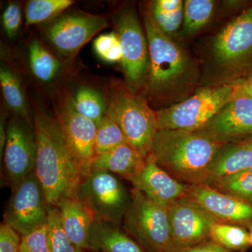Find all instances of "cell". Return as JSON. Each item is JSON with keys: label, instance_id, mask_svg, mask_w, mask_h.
I'll list each match as a JSON object with an SVG mask.
<instances>
[{"label": "cell", "instance_id": "cell-1", "mask_svg": "<svg viewBox=\"0 0 252 252\" xmlns=\"http://www.w3.org/2000/svg\"><path fill=\"white\" fill-rule=\"evenodd\" d=\"M144 22L149 47L147 94L154 101L170 106L182 102L198 82V67L171 36L158 27L150 13Z\"/></svg>", "mask_w": 252, "mask_h": 252}, {"label": "cell", "instance_id": "cell-2", "mask_svg": "<svg viewBox=\"0 0 252 252\" xmlns=\"http://www.w3.org/2000/svg\"><path fill=\"white\" fill-rule=\"evenodd\" d=\"M32 122L36 142L34 173L49 206L58 207L64 199L75 194L82 177L68 150L57 118L36 109Z\"/></svg>", "mask_w": 252, "mask_h": 252}, {"label": "cell", "instance_id": "cell-3", "mask_svg": "<svg viewBox=\"0 0 252 252\" xmlns=\"http://www.w3.org/2000/svg\"><path fill=\"white\" fill-rule=\"evenodd\" d=\"M224 144L198 131L158 130L152 155L160 168L186 185L205 184L212 162Z\"/></svg>", "mask_w": 252, "mask_h": 252}, {"label": "cell", "instance_id": "cell-4", "mask_svg": "<svg viewBox=\"0 0 252 252\" xmlns=\"http://www.w3.org/2000/svg\"><path fill=\"white\" fill-rule=\"evenodd\" d=\"M107 113L116 121L127 143L144 158L152 154L158 127L156 111L147 100L120 81L112 82L109 89Z\"/></svg>", "mask_w": 252, "mask_h": 252}, {"label": "cell", "instance_id": "cell-5", "mask_svg": "<svg viewBox=\"0 0 252 252\" xmlns=\"http://www.w3.org/2000/svg\"><path fill=\"white\" fill-rule=\"evenodd\" d=\"M235 95L230 82L199 89L182 102L156 111L158 130H200Z\"/></svg>", "mask_w": 252, "mask_h": 252}, {"label": "cell", "instance_id": "cell-6", "mask_svg": "<svg viewBox=\"0 0 252 252\" xmlns=\"http://www.w3.org/2000/svg\"><path fill=\"white\" fill-rule=\"evenodd\" d=\"M124 230L147 252H172L168 208L135 189L124 215Z\"/></svg>", "mask_w": 252, "mask_h": 252}, {"label": "cell", "instance_id": "cell-7", "mask_svg": "<svg viewBox=\"0 0 252 252\" xmlns=\"http://www.w3.org/2000/svg\"><path fill=\"white\" fill-rule=\"evenodd\" d=\"M75 195L82 200L94 220L120 225L130 200V195L115 175L92 170L81 179Z\"/></svg>", "mask_w": 252, "mask_h": 252}, {"label": "cell", "instance_id": "cell-8", "mask_svg": "<svg viewBox=\"0 0 252 252\" xmlns=\"http://www.w3.org/2000/svg\"><path fill=\"white\" fill-rule=\"evenodd\" d=\"M116 34L122 50V67L134 91L145 84L149 72L148 41L135 10L122 8L114 18Z\"/></svg>", "mask_w": 252, "mask_h": 252}, {"label": "cell", "instance_id": "cell-9", "mask_svg": "<svg viewBox=\"0 0 252 252\" xmlns=\"http://www.w3.org/2000/svg\"><path fill=\"white\" fill-rule=\"evenodd\" d=\"M11 190L3 222L21 235L46 224L50 206L44 189L34 172Z\"/></svg>", "mask_w": 252, "mask_h": 252}, {"label": "cell", "instance_id": "cell-10", "mask_svg": "<svg viewBox=\"0 0 252 252\" xmlns=\"http://www.w3.org/2000/svg\"><path fill=\"white\" fill-rule=\"evenodd\" d=\"M56 112L68 150L83 178L92 171L97 124L76 111L72 96L63 97Z\"/></svg>", "mask_w": 252, "mask_h": 252}, {"label": "cell", "instance_id": "cell-11", "mask_svg": "<svg viewBox=\"0 0 252 252\" xmlns=\"http://www.w3.org/2000/svg\"><path fill=\"white\" fill-rule=\"evenodd\" d=\"M107 26V20L102 16L71 13L55 18L44 33L60 56L70 59L93 36Z\"/></svg>", "mask_w": 252, "mask_h": 252}, {"label": "cell", "instance_id": "cell-12", "mask_svg": "<svg viewBox=\"0 0 252 252\" xmlns=\"http://www.w3.org/2000/svg\"><path fill=\"white\" fill-rule=\"evenodd\" d=\"M212 56L223 67L245 69L252 61V6L226 25L212 44Z\"/></svg>", "mask_w": 252, "mask_h": 252}, {"label": "cell", "instance_id": "cell-13", "mask_svg": "<svg viewBox=\"0 0 252 252\" xmlns=\"http://www.w3.org/2000/svg\"><path fill=\"white\" fill-rule=\"evenodd\" d=\"M12 119L6 127L4 151L5 178L11 190L35 171L36 142L34 127Z\"/></svg>", "mask_w": 252, "mask_h": 252}, {"label": "cell", "instance_id": "cell-14", "mask_svg": "<svg viewBox=\"0 0 252 252\" xmlns=\"http://www.w3.org/2000/svg\"><path fill=\"white\" fill-rule=\"evenodd\" d=\"M173 251L193 248L210 240L217 220L201 207L183 199L168 207Z\"/></svg>", "mask_w": 252, "mask_h": 252}, {"label": "cell", "instance_id": "cell-15", "mask_svg": "<svg viewBox=\"0 0 252 252\" xmlns=\"http://www.w3.org/2000/svg\"><path fill=\"white\" fill-rule=\"evenodd\" d=\"M198 132L221 144L252 137V97L236 94Z\"/></svg>", "mask_w": 252, "mask_h": 252}, {"label": "cell", "instance_id": "cell-16", "mask_svg": "<svg viewBox=\"0 0 252 252\" xmlns=\"http://www.w3.org/2000/svg\"><path fill=\"white\" fill-rule=\"evenodd\" d=\"M185 199L201 207L217 222L245 228L252 223V204L220 193L205 184L188 185Z\"/></svg>", "mask_w": 252, "mask_h": 252}, {"label": "cell", "instance_id": "cell-17", "mask_svg": "<svg viewBox=\"0 0 252 252\" xmlns=\"http://www.w3.org/2000/svg\"><path fill=\"white\" fill-rule=\"evenodd\" d=\"M127 180L133 186V189L167 208L185 199L188 189V185L180 183L160 168L152 154L146 159L142 170Z\"/></svg>", "mask_w": 252, "mask_h": 252}, {"label": "cell", "instance_id": "cell-18", "mask_svg": "<svg viewBox=\"0 0 252 252\" xmlns=\"http://www.w3.org/2000/svg\"><path fill=\"white\" fill-rule=\"evenodd\" d=\"M62 224L68 238L79 250H89L94 215L85 203L74 194L58 205Z\"/></svg>", "mask_w": 252, "mask_h": 252}, {"label": "cell", "instance_id": "cell-19", "mask_svg": "<svg viewBox=\"0 0 252 252\" xmlns=\"http://www.w3.org/2000/svg\"><path fill=\"white\" fill-rule=\"evenodd\" d=\"M252 167V137L224 144L212 162L205 184Z\"/></svg>", "mask_w": 252, "mask_h": 252}, {"label": "cell", "instance_id": "cell-20", "mask_svg": "<svg viewBox=\"0 0 252 252\" xmlns=\"http://www.w3.org/2000/svg\"><path fill=\"white\" fill-rule=\"evenodd\" d=\"M92 252H147L120 225L94 220L89 242Z\"/></svg>", "mask_w": 252, "mask_h": 252}, {"label": "cell", "instance_id": "cell-21", "mask_svg": "<svg viewBox=\"0 0 252 252\" xmlns=\"http://www.w3.org/2000/svg\"><path fill=\"white\" fill-rule=\"evenodd\" d=\"M146 159L130 144L125 142L95 157L92 170H104L127 180L142 170Z\"/></svg>", "mask_w": 252, "mask_h": 252}, {"label": "cell", "instance_id": "cell-22", "mask_svg": "<svg viewBox=\"0 0 252 252\" xmlns=\"http://www.w3.org/2000/svg\"><path fill=\"white\" fill-rule=\"evenodd\" d=\"M184 4L182 0H156L149 12L158 27L172 37L183 25Z\"/></svg>", "mask_w": 252, "mask_h": 252}, {"label": "cell", "instance_id": "cell-23", "mask_svg": "<svg viewBox=\"0 0 252 252\" xmlns=\"http://www.w3.org/2000/svg\"><path fill=\"white\" fill-rule=\"evenodd\" d=\"M0 84L8 107L22 118L24 122L33 126L30 119L27 101L19 79L14 71L3 64L0 68Z\"/></svg>", "mask_w": 252, "mask_h": 252}, {"label": "cell", "instance_id": "cell-24", "mask_svg": "<svg viewBox=\"0 0 252 252\" xmlns=\"http://www.w3.org/2000/svg\"><path fill=\"white\" fill-rule=\"evenodd\" d=\"M28 56L32 72L38 80L49 83L56 79L61 70V63L39 39H32L28 48Z\"/></svg>", "mask_w": 252, "mask_h": 252}, {"label": "cell", "instance_id": "cell-25", "mask_svg": "<svg viewBox=\"0 0 252 252\" xmlns=\"http://www.w3.org/2000/svg\"><path fill=\"white\" fill-rule=\"evenodd\" d=\"M210 238L233 252H246L251 247L248 230L242 225L216 222L210 229Z\"/></svg>", "mask_w": 252, "mask_h": 252}, {"label": "cell", "instance_id": "cell-26", "mask_svg": "<svg viewBox=\"0 0 252 252\" xmlns=\"http://www.w3.org/2000/svg\"><path fill=\"white\" fill-rule=\"evenodd\" d=\"M207 185L220 193L252 204V167L222 177Z\"/></svg>", "mask_w": 252, "mask_h": 252}, {"label": "cell", "instance_id": "cell-27", "mask_svg": "<svg viewBox=\"0 0 252 252\" xmlns=\"http://www.w3.org/2000/svg\"><path fill=\"white\" fill-rule=\"evenodd\" d=\"M215 9L212 0H187L184 4V21L182 34H194L208 23Z\"/></svg>", "mask_w": 252, "mask_h": 252}, {"label": "cell", "instance_id": "cell-28", "mask_svg": "<svg viewBox=\"0 0 252 252\" xmlns=\"http://www.w3.org/2000/svg\"><path fill=\"white\" fill-rule=\"evenodd\" d=\"M73 105L81 115L98 124L107 112V100L98 91L81 87L72 97Z\"/></svg>", "mask_w": 252, "mask_h": 252}, {"label": "cell", "instance_id": "cell-29", "mask_svg": "<svg viewBox=\"0 0 252 252\" xmlns=\"http://www.w3.org/2000/svg\"><path fill=\"white\" fill-rule=\"evenodd\" d=\"M73 4L72 0H31L26 5V24L31 26L54 20Z\"/></svg>", "mask_w": 252, "mask_h": 252}, {"label": "cell", "instance_id": "cell-30", "mask_svg": "<svg viewBox=\"0 0 252 252\" xmlns=\"http://www.w3.org/2000/svg\"><path fill=\"white\" fill-rule=\"evenodd\" d=\"M125 142L127 140L120 126L110 114L106 112L97 125L94 143L95 157Z\"/></svg>", "mask_w": 252, "mask_h": 252}, {"label": "cell", "instance_id": "cell-31", "mask_svg": "<svg viewBox=\"0 0 252 252\" xmlns=\"http://www.w3.org/2000/svg\"><path fill=\"white\" fill-rule=\"evenodd\" d=\"M49 233L50 252H79V250L66 234L57 207H49L46 222Z\"/></svg>", "mask_w": 252, "mask_h": 252}, {"label": "cell", "instance_id": "cell-32", "mask_svg": "<svg viewBox=\"0 0 252 252\" xmlns=\"http://www.w3.org/2000/svg\"><path fill=\"white\" fill-rule=\"evenodd\" d=\"M94 48L102 61L109 63L122 62V46L116 32L99 35L94 39Z\"/></svg>", "mask_w": 252, "mask_h": 252}, {"label": "cell", "instance_id": "cell-33", "mask_svg": "<svg viewBox=\"0 0 252 252\" xmlns=\"http://www.w3.org/2000/svg\"><path fill=\"white\" fill-rule=\"evenodd\" d=\"M20 252H50L49 238L46 224L22 235Z\"/></svg>", "mask_w": 252, "mask_h": 252}, {"label": "cell", "instance_id": "cell-34", "mask_svg": "<svg viewBox=\"0 0 252 252\" xmlns=\"http://www.w3.org/2000/svg\"><path fill=\"white\" fill-rule=\"evenodd\" d=\"M2 26L6 35L14 39L17 35L22 23V12L19 5L10 2L3 11Z\"/></svg>", "mask_w": 252, "mask_h": 252}, {"label": "cell", "instance_id": "cell-35", "mask_svg": "<svg viewBox=\"0 0 252 252\" xmlns=\"http://www.w3.org/2000/svg\"><path fill=\"white\" fill-rule=\"evenodd\" d=\"M22 235L2 221L0 225V252H20Z\"/></svg>", "mask_w": 252, "mask_h": 252}, {"label": "cell", "instance_id": "cell-36", "mask_svg": "<svg viewBox=\"0 0 252 252\" xmlns=\"http://www.w3.org/2000/svg\"><path fill=\"white\" fill-rule=\"evenodd\" d=\"M172 252H233L226 250L218 244L214 243L212 240L205 242L193 248L185 249V250H176Z\"/></svg>", "mask_w": 252, "mask_h": 252}, {"label": "cell", "instance_id": "cell-37", "mask_svg": "<svg viewBox=\"0 0 252 252\" xmlns=\"http://www.w3.org/2000/svg\"><path fill=\"white\" fill-rule=\"evenodd\" d=\"M230 82L234 86L236 94H243L252 97V74L238 78Z\"/></svg>", "mask_w": 252, "mask_h": 252}, {"label": "cell", "instance_id": "cell-38", "mask_svg": "<svg viewBox=\"0 0 252 252\" xmlns=\"http://www.w3.org/2000/svg\"><path fill=\"white\" fill-rule=\"evenodd\" d=\"M6 142V129L5 128V119L1 116V122H0V157L2 158L5 145Z\"/></svg>", "mask_w": 252, "mask_h": 252}, {"label": "cell", "instance_id": "cell-39", "mask_svg": "<svg viewBox=\"0 0 252 252\" xmlns=\"http://www.w3.org/2000/svg\"><path fill=\"white\" fill-rule=\"evenodd\" d=\"M246 228L248 230L249 234H250V243H251V246L252 247V223L247 225Z\"/></svg>", "mask_w": 252, "mask_h": 252}, {"label": "cell", "instance_id": "cell-40", "mask_svg": "<svg viewBox=\"0 0 252 252\" xmlns=\"http://www.w3.org/2000/svg\"><path fill=\"white\" fill-rule=\"evenodd\" d=\"M79 252H92L89 251V250H79Z\"/></svg>", "mask_w": 252, "mask_h": 252}]
</instances>
